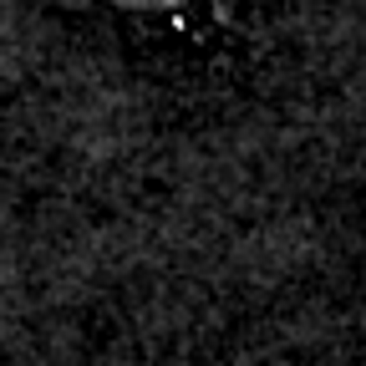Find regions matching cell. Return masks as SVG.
Segmentation results:
<instances>
[{
  "label": "cell",
  "mask_w": 366,
  "mask_h": 366,
  "mask_svg": "<svg viewBox=\"0 0 366 366\" xmlns=\"http://www.w3.org/2000/svg\"><path fill=\"white\" fill-rule=\"evenodd\" d=\"M122 31L168 46H229L254 31L264 0H71Z\"/></svg>",
  "instance_id": "obj_1"
}]
</instances>
